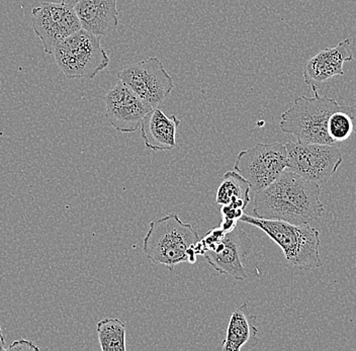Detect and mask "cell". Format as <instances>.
<instances>
[{
    "instance_id": "cell-18",
    "label": "cell",
    "mask_w": 356,
    "mask_h": 351,
    "mask_svg": "<svg viewBox=\"0 0 356 351\" xmlns=\"http://www.w3.org/2000/svg\"><path fill=\"white\" fill-rule=\"evenodd\" d=\"M353 108L348 106L345 110L332 113L327 125L329 136L335 143L346 141L355 131L353 125Z\"/></svg>"
},
{
    "instance_id": "cell-14",
    "label": "cell",
    "mask_w": 356,
    "mask_h": 351,
    "mask_svg": "<svg viewBox=\"0 0 356 351\" xmlns=\"http://www.w3.org/2000/svg\"><path fill=\"white\" fill-rule=\"evenodd\" d=\"M180 121L177 115L168 117L156 108L145 115L141 135L145 146L153 151H170L177 147V133Z\"/></svg>"
},
{
    "instance_id": "cell-13",
    "label": "cell",
    "mask_w": 356,
    "mask_h": 351,
    "mask_svg": "<svg viewBox=\"0 0 356 351\" xmlns=\"http://www.w3.org/2000/svg\"><path fill=\"white\" fill-rule=\"evenodd\" d=\"M74 10L82 28L99 37L110 35L119 26L118 0H79Z\"/></svg>"
},
{
    "instance_id": "cell-6",
    "label": "cell",
    "mask_w": 356,
    "mask_h": 351,
    "mask_svg": "<svg viewBox=\"0 0 356 351\" xmlns=\"http://www.w3.org/2000/svg\"><path fill=\"white\" fill-rule=\"evenodd\" d=\"M286 149L282 143H258L241 151L234 170L250 184L251 190L261 192L286 170Z\"/></svg>"
},
{
    "instance_id": "cell-19",
    "label": "cell",
    "mask_w": 356,
    "mask_h": 351,
    "mask_svg": "<svg viewBox=\"0 0 356 351\" xmlns=\"http://www.w3.org/2000/svg\"><path fill=\"white\" fill-rule=\"evenodd\" d=\"M6 350L11 351H39L40 348L30 340L21 339L11 343Z\"/></svg>"
},
{
    "instance_id": "cell-7",
    "label": "cell",
    "mask_w": 356,
    "mask_h": 351,
    "mask_svg": "<svg viewBox=\"0 0 356 351\" xmlns=\"http://www.w3.org/2000/svg\"><path fill=\"white\" fill-rule=\"evenodd\" d=\"M286 149V170L318 184L328 181L343 161L336 145L288 142Z\"/></svg>"
},
{
    "instance_id": "cell-5",
    "label": "cell",
    "mask_w": 356,
    "mask_h": 351,
    "mask_svg": "<svg viewBox=\"0 0 356 351\" xmlns=\"http://www.w3.org/2000/svg\"><path fill=\"white\" fill-rule=\"evenodd\" d=\"M53 56L67 79H93L110 65L100 37L81 28L55 47Z\"/></svg>"
},
{
    "instance_id": "cell-2",
    "label": "cell",
    "mask_w": 356,
    "mask_h": 351,
    "mask_svg": "<svg viewBox=\"0 0 356 351\" xmlns=\"http://www.w3.org/2000/svg\"><path fill=\"white\" fill-rule=\"evenodd\" d=\"M243 223L260 229L282 248L286 261L300 270H317L322 266L320 259V232L310 224L295 225L278 220L260 219L243 215Z\"/></svg>"
},
{
    "instance_id": "cell-11",
    "label": "cell",
    "mask_w": 356,
    "mask_h": 351,
    "mask_svg": "<svg viewBox=\"0 0 356 351\" xmlns=\"http://www.w3.org/2000/svg\"><path fill=\"white\" fill-rule=\"evenodd\" d=\"M104 99L106 119L122 133L136 132L141 126L145 115L152 110L121 80L106 92Z\"/></svg>"
},
{
    "instance_id": "cell-3",
    "label": "cell",
    "mask_w": 356,
    "mask_h": 351,
    "mask_svg": "<svg viewBox=\"0 0 356 351\" xmlns=\"http://www.w3.org/2000/svg\"><path fill=\"white\" fill-rule=\"evenodd\" d=\"M313 97H299L293 106L282 115L280 128L286 134L297 138L299 143L336 145L327 131L332 113L348 108L338 104L335 99L320 95L315 91Z\"/></svg>"
},
{
    "instance_id": "cell-17",
    "label": "cell",
    "mask_w": 356,
    "mask_h": 351,
    "mask_svg": "<svg viewBox=\"0 0 356 351\" xmlns=\"http://www.w3.org/2000/svg\"><path fill=\"white\" fill-rule=\"evenodd\" d=\"M102 351H126V325L118 318H104L97 326Z\"/></svg>"
},
{
    "instance_id": "cell-12",
    "label": "cell",
    "mask_w": 356,
    "mask_h": 351,
    "mask_svg": "<svg viewBox=\"0 0 356 351\" xmlns=\"http://www.w3.org/2000/svg\"><path fill=\"white\" fill-rule=\"evenodd\" d=\"M351 40L345 39L333 48L320 51L309 59L302 67V76L312 90L319 91L322 84L335 76L344 75V64L353 61Z\"/></svg>"
},
{
    "instance_id": "cell-4",
    "label": "cell",
    "mask_w": 356,
    "mask_h": 351,
    "mask_svg": "<svg viewBox=\"0 0 356 351\" xmlns=\"http://www.w3.org/2000/svg\"><path fill=\"white\" fill-rule=\"evenodd\" d=\"M200 236L191 224L184 223L177 214H169L151 222L143 241L147 259L175 270L177 264L188 262V251Z\"/></svg>"
},
{
    "instance_id": "cell-16",
    "label": "cell",
    "mask_w": 356,
    "mask_h": 351,
    "mask_svg": "<svg viewBox=\"0 0 356 351\" xmlns=\"http://www.w3.org/2000/svg\"><path fill=\"white\" fill-rule=\"evenodd\" d=\"M250 184L236 171H228L218 188L217 203L220 206L245 210L250 202Z\"/></svg>"
},
{
    "instance_id": "cell-20",
    "label": "cell",
    "mask_w": 356,
    "mask_h": 351,
    "mask_svg": "<svg viewBox=\"0 0 356 351\" xmlns=\"http://www.w3.org/2000/svg\"><path fill=\"white\" fill-rule=\"evenodd\" d=\"M79 0H41V3H58V4H65V6H73L74 8L75 4Z\"/></svg>"
},
{
    "instance_id": "cell-15",
    "label": "cell",
    "mask_w": 356,
    "mask_h": 351,
    "mask_svg": "<svg viewBox=\"0 0 356 351\" xmlns=\"http://www.w3.org/2000/svg\"><path fill=\"white\" fill-rule=\"evenodd\" d=\"M256 318L248 304L243 303L234 311L227 328L226 338L222 340V351L251 350L257 345L258 329L254 325Z\"/></svg>"
},
{
    "instance_id": "cell-1",
    "label": "cell",
    "mask_w": 356,
    "mask_h": 351,
    "mask_svg": "<svg viewBox=\"0 0 356 351\" xmlns=\"http://www.w3.org/2000/svg\"><path fill=\"white\" fill-rule=\"evenodd\" d=\"M320 197L319 184L286 170L270 186L256 193L253 214L260 219L278 220L295 225L311 224L324 213Z\"/></svg>"
},
{
    "instance_id": "cell-9",
    "label": "cell",
    "mask_w": 356,
    "mask_h": 351,
    "mask_svg": "<svg viewBox=\"0 0 356 351\" xmlns=\"http://www.w3.org/2000/svg\"><path fill=\"white\" fill-rule=\"evenodd\" d=\"M32 24L44 53L49 55H53L58 44L82 28L74 8L65 4H40L32 10Z\"/></svg>"
},
{
    "instance_id": "cell-21",
    "label": "cell",
    "mask_w": 356,
    "mask_h": 351,
    "mask_svg": "<svg viewBox=\"0 0 356 351\" xmlns=\"http://www.w3.org/2000/svg\"><path fill=\"white\" fill-rule=\"evenodd\" d=\"M6 338H4L3 333H2L1 326H0V351L6 350Z\"/></svg>"
},
{
    "instance_id": "cell-8",
    "label": "cell",
    "mask_w": 356,
    "mask_h": 351,
    "mask_svg": "<svg viewBox=\"0 0 356 351\" xmlns=\"http://www.w3.org/2000/svg\"><path fill=\"white\" fill-rule=\"evenodd\" d=\"M118 79L152 110L165 101L175 88L172 76L156 57L124 66Z\"/></svg>"
},
{
    "instance_id": "cell-10",
    "label": "cell",
    "mask_w": 356,
    "mask_h": 351,
    "mask_svg": "<svg viewBox=\"0 0 356 351\" xmlns=\"http://www.w3.org/2000/svg\"><path fill=\"white\" fill-rule=\"evenodd\" d=\"M253 250L250 237L237 227L225 233L221 241L204 253V259L211 268L221 275H230L238 281L247 279L245 262Z\"/></svg>"
}]
</instances>
